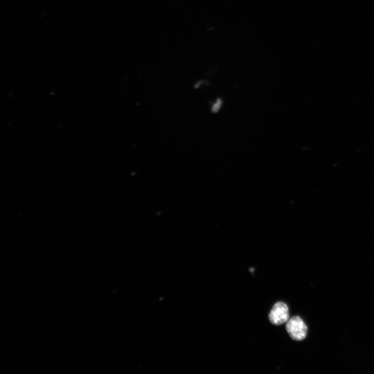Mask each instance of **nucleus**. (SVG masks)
<instances>
[{
  "label": "nucleus",
  "mask_w": 374,
  "mask_h": 374,
  "mask_svg": "<svg viewBox=\"0 0 374 374\" xmlns=\"http://www.w3.org/2000/svg\"><path fill=\"white\" fill-rule=\"evenodd\" d=\"M221 105V101L220 99H218L216 103H214V105L212 107V111L214 113H216L220 109Z\"/></svg>",
  "instance_id": "obj_3"
},
{
  "label": "nucleus",
  "mask_w": 374,
  "mask_h": 374,
  "mask_svg": "<svg viewBox=\"0 0 374 374\" xmlns=\"http://www.w3.org/2000/svg\"><path fill=\"white\" fill-rule=\"evenodd\" d=\"M289 317L288 307L283 302H278L275 304L269 315L270 322L276 325L286 323Z\"/></svg>",
  "instance_id": "obj_2"
},
{
  "label": "nucleus",
  "mask_w": 374,
  "mask_h": 374,
  "mask_svg": "<svg viewBox=\"0 0 374 374\" xmlns=\"http://www.w3.org/2000/svg\"><path fill=\"white\" fill-rule=\"evenodd\" d=\"M286 329L291 339L294 341H303L307 335V326L304 321L298 316L291 318L287 321Z\"/></svg>",
  "instance_id": "obj_1"
}]
</instances>
